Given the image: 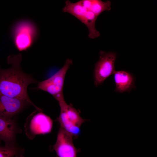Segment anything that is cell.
Here are the masks:
<instances>
[{
	"label": "cell",
	"instance_id": "cell-9",
	"mask_svg": "<svg viewBox=\"0 0 157 157\" xmlns=\"http://www.w3.org/2000/svg\"><path fill=\"white\" fill-rule=\"evenodd\" d=\"M27 104H30L23 99L0 94V116L12 118Z\"/></svg>",
	"mask_w": 157,
	"mask_h": 157
},
{
	"label": "cell",
	"instance_id": "cell-6",
	"mask_svg": "<svg viewBox=\"0 0 157 157\" xmlns=\"http://www.w3.org/2000/svg\"><path fill=\"white\" fill-rule=\"evenodd\" d=\"M99 58L95 64L94 71V84L96 87L102 85L116 70L115 63L117 55L114 52L101 51Z\"/></svg>",
	"mask_w": 157,
	"mask_h": 157
},
{
	"label": "cell",
	"instance_id": "cell-3",
	"mask_svg": "<svg viewBox=\"0 0 157 157\" xmlns=\"http://www.w3.org/2000/svg\"><path fill=\"white\" fill-rule=\"evenodd\" d=\"M57 100L60 110L58 118L60 127L73 136L78 135L80 132V126L85 120L80 116L76 109L66 102L64 96Z\"/></svg>",
	"mask_w": 157,
	"mask_h": 157
},
{
	"label": "cell",
	"instance_id": "cell-1",
	"mask_svg": "<svg viewBox=\"0 0 157 157\" xmlns=\"http://www.w3.org/2000/svg\"><path fill=\"white\" fill-rule=\"evenodd\" d=\"M22 59L21 54L8 56L7 62L11 67L7 69H0V94L24 100L41 112V110L29 98L27 91L29 84L38 83L32 76L22 71L20 65Z\"/></svg>",
	"mask_w": 157,
	"mask_h": 157
},
{
	"label": "cell",
	"instance_id": "cell-13",
	"mask_svg": "<svg viewBox=\"0 0 157 157\" xmlns=\"http://www.w3.org/2000/svg\"><path fill=\"white\" fill-rule=\"evenodd\" d=\"M24 151L15 144L5 145L0 147V157H23Z\"/></svg>",
	"mask_w": 157,
	"mask_h": 157
},
{
	"label": "cell",
	"instance_id": "cell-8",
	"mask_svg": "<svg viewBox=\"0 0 157 157\" xmlns=\"http://www.w3.org/2000/svg\"><path fill=\"white\" fill-rule=\"evenodd\" d=\"M28 125L27 133H29L30 135L34 137L50 133L52 129L53 122L49 117L40 112L32 118Z\"/></svg>",
	"mask_w": 157,
	"mask_h": 157
},
{
	"label": "cell",
	"instance_id": "cell-7",
	"mask_svg": "<svg viewBox=\"0 0 157 157\" xmlns=\"http://www.w3.org/2000/svg\"><path fill=\"white\" fill-rule=\"evenodd\" d=\"M73 136L60 127L53 146L59 157H76L77 151L73 141Z\"/></svg>",
	"mask_w": 157,
	"mask_h": 157
},
{
	"label": "cell",
	"instance_id": "cell-11",
	"mask_svg": "<svg viewBox=\"0 0 157 157\" xmlns=\"http://www.w3.org/2000/svg\"><path fill=\"white\" fill-rule=\"evenodd\" d=\"M113 74L116 86L115 91L121 93L125 92L129 93L135 89V77L130 72L124 70L116 71Z\"/></svg>",
	"mask_w": 157,
	"mask_h": 157
},
{
	"label": "cell",
	"instance_id": "cell-10",
	"mask_svg": "<svg viewBox=\"0 0 157 157\" xmlns=\"http://www.w3.org/2000/svg\"><path fill=\"white\" fill-rule=\"evenodd\" d=\"M12 118L0 116V138L6 145L15 144L18 129L15 121Z\"/></svg>",
	"mask_w": 157,
	"mask_h": 157
},
{
	"label": "cell",
	"instance_id": "cell-12",
	"mask_svg": "<svg viewBox=\"0 0 157 157\" xmlns=\"http://www.w3.org/2000/svg\"><path fill=\"white\" fill-rule=\"evenodd\" d=\"M81 4L93 13L97 17L103 12L108 11L111 9V2L110 1H103L100 0H82Z\"/></svg>",
	"mask_w": 157,
	"mask_h": 157
},
{
	"label": "cell",
	"instance_id": "cell-2",
	"mask_svg": "<svg viewBox=\"0 0 157 157\" xmlns=\"http://www.w3.org/2000/svg\"><path fill=\"white\" fill-rule=\"evenodd\" d=\"M12 32L14 45L19 51H26L30 48L38 34L36 26L27 20H21L15 23Z\"/></svg>",
	"mask_w": 157,
	"mask_h": 157
},
{
	"label": "cell",
	"instance_id": "cell-5",
	"mask_svg": "<svg viewBox=\"0 0 157 157\" xmlns=\"http://www.w3.org/2000/svg\"><path fill=\"white\" fill-rule=\"evenodd\" d=\"M72 64V60L68 58L63 66L49 78L38 83L37 88L51 94L56 99L63 95V89L67 70Z\"/></svg>",
	"mask_w": 157,
	"mask_h": 157
},
{
	"label": "cell",
	"instance_id": "cell-4",
	"mask_svg": "<svg viewBox=\"0 0 157 157\" xmlns=\"http://www.w3.org/2000/svg\"><path fill=\"white\" fill-rule=\"evenodd\" d=\"M62 11L71 14L85 25L88 29V37L90 38L95 39L100 36V33L95 26V22L98 17L84 6L80 1L73 3L67 0Z\"/></svg>",
	"mask_w": 157,
	"mask_h": 157
}]
</instances>
